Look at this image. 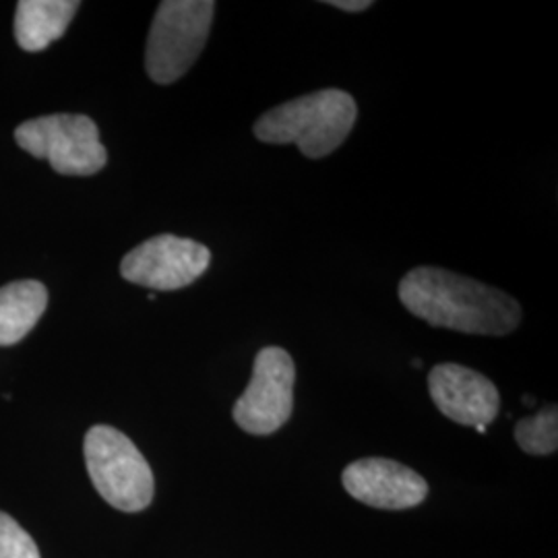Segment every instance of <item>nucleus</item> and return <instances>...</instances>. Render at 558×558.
<instances>
[{
	"label": "nucleus",
	"instance_id": "f257e3e1",
	"mask_svg": "<svg viewBox=\"0 0 558 558\" xmlns=\"http://www.w3.org/2000/svg\"><path fill=\"white\" fill-rule=\"evenodd\" d=\"M401 304L418 319L472 336H507L521 306L507 292L440 267H416L399 281Z\"/></svg>",
	"mask_w": 558,
	"mask_h": 558
},
{
	"label": "nucleus",
	"instance_id": "f03ea898",
	"mask_svg": "<svg viewBox=\"0 0 558 558\" xmlns=\"http://www.w3.org/2000/svg\"><path fill=\"white\" fill-rule=\"evenodd\" d=\"M356 100L343 89H320L279 104L255 122V137L271 145H296L320 160L333 154L354 129Z\"/></svg>",
	"mask_w": 558,
	"mask_h": 558
},
{
	"label": "nucleus",
	"instance_id": "7ed1b4c3",
	"mask_svg": "<svg viewBox=\"0 0 558 558\" xmlns=\"http://www.w3.org/2000/svg\"><path fill=\"white\" fill-rule=\"evenodd\" d=\"M85 463L101 499L124 513L151 505L156 482L147 459L135 442L117 428L98 424L85 437Z\"/></svg>",
	"mask_w": 558,
	"mask_h": 558
},
{
	"label": "nucleus",
	"instance_id": "20e7f679",
	"mask_svg": "<svg viewBox=\"0 0 558 558\" xmlns=\"http://www.w3.org/2000/svg\"><path fill=\"white\" fill-rule=\"evenodd\" d=\"M216 15L211 0H166L151 23L145 69L151 81L170 85L199 59Z\"/></svg>",
	"mask_w": 558,
	"mask_h": 558
},
{
	"label": "nucleus",
	"instance_id": "39448f33",
	"mask_svg": "<svg viewBox=\"0 0 558 558\" xmlns=\"http://www.w3.org/2000/svg\"><path fill=\"white\" fill-rule=\"evenodd\" d=\"M15 140L34 158L50 161L64 177L98 174L108 161L98 124L85 114H52L17 126Z\"/></svg>",
	"mask_w": 558,
	"mask_h": 558
},
{
	"label": "nucleus",
	"instance_id": "423d86ee",
	"mask_svg": "<svg viewBox=\"0 0 558 558\" xmlns=\"http://www.w3.org/2000/svg\"><path fill=\"white\" fill-rule=\"evenodd\" d=\"M294 383L292 356L278 345L263 348L255 359L251 383L232 410L240 428L255 437L278 433L294 410Z\"/></svg>",
	"mask_w": 558,
	"mask_h": 558
},
{
	"label": "nucleus",
	"instance_id": "0eeeda50",
	"mask_svg": "<svg viewBox=\"0 0 558 558\" xmlns=\"http://www.w3.org/2000/svg\"><path fill=\"white\" fill-rule=\"evenodd\" d=\"M209 263V248L197 240L161 234L133 248L120 263V276L149 290L172 292L197 281Z\"/></svg>",
	"mask_w": 558,
	"mask_h": 558
},
{
	"label": "nucleus",
	"instance_id": "6e6552de",
	"mask_svg": "<svg viewBox=\"0 0 558 558\" xmlns=\"http://www.w3.org/2000/svg\"><path fill=\"white\" fill-rule=\"evenodd\" d=\"M341 482L350 497L387 511L418 507L428 495L426 480L393 459H359L343 470Z\"/></svg>",
	"mask_w": 558,
	"mask_h": 558
},
{
	"label": "nucleus",
	"instance_id": "1a4fd4ad",
	"mask_svg": "<svg viewBox=\"0 0 558 558\" xmlns=\"http://www.w3.org/2000/svg\"><path fill=\"white\" fill-rule=\"evenodd\" d=\"M428 391L440 414L461 426H488L499 416L497 385L476 371L445 362L430 371Z\"/></svg>",
	"mask_w": 558,
	"mask_h": 558
},
{
	"label": "nucleus",
	"instance_id": "9d476101",
	"mask_svg": "<svg viewBox=\"0 0 558 558\" xmlns=\"http://www.w3.org/2000/svg\"><path fill=\"white\" fill-rule=\"evenodd\" d=\"M75 0H21L15 13V38L27 52H40L64 36L75 17Z\"/></svg>",
	"mask_w": 558,
	"mask_h": 558
},
{
	"label": "nucleus",
	"instance_id": "9b49d317",
	"mask_svg": "<svg viewBox=\"0 0 558 558\" xmlns=\"http://www.w3.org/2000/svg\"><path fill=\"white\" fill-rule=\"evenodd\" d=\"M48 290L36 279H21L0 288V345H15L40 320Z\"/></svg>",
	"mask_w": 558,
	"mask_h": 558
},
{
	"label": "nucleus",
	"instance_id": "f8f14e48",
	"mask_svg": "<svg viewBox=\"0 0 558 558\" xmlns=\"http://www.w3.org/2000/svg\"><path fill=\"white\" fill-rule=\"evenodd\" d=\"M515 440L530 456H550L558 449V410L548 405L536 416L519 420Z\"/></svg>",
	"mask_w": 558,
	"mask_h": 558
},
{
	"label": "nucleus",
	"instance_id": "ddd939ff",
	"mask_svg": "<svg viewBox=\"0 0 558 558\" xmlns=\"http://www.w3.org/2000/svg\"><path fill=\"white\" fill-rule=\"evenodd\" d=\"M0 558H40L34 538L11 515L0 511Z\"/></svg>",
	"mask_w": 558,
	"mask_h": 558
},
{
	"label": "nucleus",
	"instance_id": "4468645a",
	"mask_svg": "<svg viewBox=\"0 0 558 558\" xmlns=\"http://www.w3.org/2000/svg\"><path fill=\"white\" fill-rule=\"evenodd\" d=\"M327 4H331V7H336V9H341V11H345V13H360V11H366V9L373 7L371 0H331V2H327Z\"/></svg>",
	"mask_w": 558,
	"mask_h": 558
},
{
	"label": "nucleus",
	"instance_id": "2eb2a0df",
	"mask_svg": "<svg viewBox=\"0 0 558 558\" xmlns=\"http://www.w3.org/2000/svg\"><path fill=\"white\" fill-rule=\"evenodd\" d=\"M474 428H476V430H478L480 435H484V433H486V428H488V426H482V424H480V426H474Z\"/></svg>",
	"mask_w": 558,
	"mask_h": 558
}]
</instances>
